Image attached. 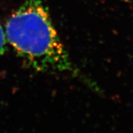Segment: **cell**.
Listing matches in <instances>:
<instances>
[{"label": "cell", "mask_w": 133, "mask_h": 133, "mask_svg": "<svg viewBox=\"0 0 133 133\" xmlns=\"http://www.w3.org/2000/svg\"><path fill=\"white\" fill-rule=\"evenodd\" d=\"M7 43L33 69L82 79L56 30L44 0H22L8 19Z\"/></svg>", "instance_id": "cell-1"}, {"label": "cell", "mask_w": 133, "mask_h": 133, "mask_svg": "<svg viewBox=\"0 0 133 133\" xmlns=\"http://www.w3.org/2000/svg\"><path fill=\"white\" fill-rule=\"evenodd\" d=\"M7 41L5 38L4 28L0 24V56H2L7 50Z\"/></svg>", "instance_id": "cell-2"}]
</instances>
